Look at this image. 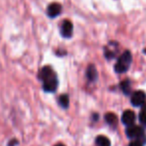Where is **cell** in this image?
Segmentation results:
<instances>
[{"instance_id":"1","label":"cell","mask_w":146,"mask_h":146,"mask_svg":"<svg viewBox=\"0 0 146 146\" xmlns=\"http://www.w3.org/2000/svg\"><path fill=\"white\" fill-rule=\"evenodd\" d=\"M39 79L42 81L43 89L45 92H55L58 87V78L50 66H44L41 68L38 74Z\"/></svg>"},{"instance_id":"2","label":"cell","mask_w":146,"mask_h":146,"mask_svg":"<svg viewBox=\"0 0 146 146\" xmlns=\"http://www.w3.org/2000/svg\"><path fill=\"white\" fill-rule=\"evenodd\" d=\"M132 62V55L130 51L126 50L123 52L120 57L118 58L117 62H116L115 66H114V70L117 73H124L129 69L130 64Z\"/></svg>"},{"instance_id":"3","label":"cell","mask_w":146,"mask_h":146,"mask_svg":"<svg viewBox=\"0 0 146 146\" xmlns=\"http://www.w3.org/2000/svg\"><path fill=\"white\" fill-rule=\"evenodd\" d=\"M126 135L130 139L140 141L143 145L146 143V135L144 133V130L141 126L134 125V124L131 126H127V128H126Z\"/></svg>"},{"instance_id":"4","label":"cell","mask_w":146,"mask_h":146,"mask_svg":"<svg viewBox=\"0 0 146 146\" xmlns=\"http://www.w3.org/2000/svg\"><path fill=\"white\" fill-rule=\"evenodd\" d=\"M146 102V94L141 90L133 92L131 95V103L135 107H140Z\"/></svg>"},{"instance_id":"5","label":"cell","mask_w":146,"mask_h":146,"mask_svg":"<svg viewBox=\"0 0 146 146\" xmlns=\"http://www.w3.org/2000/svg\"><path fill=\"white\" fill-rule=\"evenodd\" d=\"M60 32L64 38H70L73 34V24L71 21L64 20L61 24Z\"/></svg>"},{"instance_id":"6","label":"cell","mask_w":146,"mask_h":146,"mask_svg":"<svg viewBox=\"0 0 146 146\" xmlns=\"http://www.w3.org/2000/svg\"><path fill=\"white\" fill-rule=\"evenodd\" d=\"M135 113H134L133 111H131V110H125V111L123 112V114H122L121 116V121L122 123L124 124V125L126 126H131L134 124V122H135Z\"/></svg>"},{"instance_id":"7","label":"cell","mask_w":146,"mask_h":146,"mask_svg":"<svg viewBox=\"0 0 146 146\" xmlns=\"http://www.w3.org/2000/svg\"><path fill=\"white\" fill-rule=\"evenodd\" d=\"M62 11V6L59 3H51L48 7H47V15L50 18H55L57 17Z\"/></svg>"},{"instance_id":"8","label":"cell","mask_w":146,"mask_h":146,"mask_svg":"<svg viewBox=\"0 0 146 146\" xmlns=\"http://www.w3.org/2000/svg\"><path fill=\"white\" fill-rule=\"evenodd\" d=\"M97 70H96L95 66L94 65H89L87 68V71H86V77L89 81L93 82L97 79Z\"/></svg>"},{"instance_id":"9","label":"cell","mask_w":146,"mask_h":146,"mask_svg":"<svg viewBox=\"0 0 146 146\" xmlns=\"http://www.w3.org/2000/svg\"><path fill=\"white\" fill-rule=\"evenodd\" d=\"M104 118H105V121L107 122L108 125H110L111 127H116V125H117V121H118L116 114L112 113V112H108V113L105 114Z\"/></svg>"},{"instance_id":"10","label":"cell","mask_w":146,"mask_h":146,"mask_svg":"<svg viewBox=\"0 0 146 146\" xmlns=\"http://www.w3.org/2000/svg\"><path fill=\"white\" fill-rule=\"evenodd\" d=\"M96 146H111V142L108 137L104 135H99L95 139Z\"/></svg>"},{"instance_id":"11","label":"cell","mask_w":146,"mask_h":146,"mask_svg":"<svg viewBox=\"0 0 146 146\" xmlns=\"http://www.w3.org/2000/svg\"><path fill=\"white\" fill-rule=\"evenodd\" d=\"M120 89L125 95H129L131 93V83L128 79H125L120 83Z\"/></svg>"},{"instance_id":"12","label":"cell","mask_w":146,"mask_h":146,"mask_svg":"<svg viewBox=\"0 0 146 146\" xmlns=\"http://www.w3.org/2000/svg\"><path fill=\"white\" fill-rule=\"evenodd\" d=\"M58 102L63 108H68L69 106V96L67 94H62L58 98Z\"/></svg>"},{"instance_id":"13","label":"cell","mask_w":146,"mask_h":146,"mask_svg":"<svg viewBox=\"0 0 146 146\" xmlns=\"http://www.w3.org/2000/svg\"><path fill=\"white\" fill-rule=\"evenodd\" d=\"M141 107H142V110L139 113V121L142 125L146 127V102L141 106Z\"/></svg>"},{"instance_id":"14","label":"cell","mask_w":146,"mask_h":146,"mask_svg":"<svg viewBox=\"0 0 146 146\" xmlns=\"http://www.w3.org/2000/svg\"><path fill=\"white\" fill-rule=\"evenodd\" d=\"M129 146H143V144L138 140H132L129 143Z\"/></svg>"},{"instance_id":"15","label":"cell","mask_w":146,"mask_h":146,"mask_svg":"<svg viewBox=\"0 0 146 146\" xmlns=\"http://www.w3.org/2000/svg\"><path fill=\"white\" fill-rule=\"evenodd\" d=\"M18 144V140L17 139H11L10 141L8 142V146H16Z\"/></svg>"},{"instance_id":"16","label":"cell","mask_w":146,"mask_h":146,"mask_svg":"<svg viewBox=\"0 0 146 146\" xmlns=\"http://www.w3.org/2000/svg\"><path fill=\"white\" fill-rule=\"evenodd\" d=\"M93 118H94V120H97L98 119V114H94Z\"/></svg>"},{"instance_id":"17","label":"cell","mask_w":146,"mask_h":146,"mask_svg":"<svg viewBox=\"0 0 146 146\" xmlns=\"http://www.w3.org/2000/svg\"><path fill=\"white\" fill-rule=\"evenodd\" d=\"M54 146H65L64 144H62V143H58V144H56V145H54Z\"/></svg>"}]
</instances>
